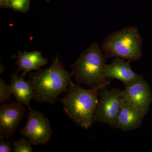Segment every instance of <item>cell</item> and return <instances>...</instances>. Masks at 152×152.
Wrapping results in <instances>:
<instances>
[{
	"label": "cell",
	"mask_w": 152,
	"mask_h": 152,
	"mask_svg": "<svg viewBox=\"0 0 152 152\" xmlns=\"http://www.w3.org/2000/svg\"><path fill=\"white\" fill-rule=\"evenodd\" d=\"M30 0H7V8L22 13L29 10Z\"/></svg>",
	"instance_id": "cell-13"
},
{
	"label": "cell",
	"mask_w": 152,
	"mask_h": 152,
	"mask_svg": "<svg viewBox=\"0 0 152 152\" xmlns=\"http://www.w3.org/2000/svg\"><path fill=\"white\" fill-rule=\"evenodd\" d=\"M122 91L123 99L146 115L152 100V96L146 81L142 77L125 87Z\"/></svg>",
	"instance_id": "cell-8"
},
{
	"label": "cell",
	"mask_w": 152,
	"mask_h": 152,
	"mask_svg": "<svg viewBox=\"0 0 152 152\" xmlns=\"http://www.w3.org/2000/svg\"><path fill=\"white\" fill-rule=\"evenodd\" d=\"M25 105L18 102L3 103L0 106V137L6 140L13 137L25 116Z\"/></svg>",
	"instance_id": "cell-7"
},
{
	"label": "cell",
	"mask_w": 152,
	"mask_h": 152,
	"mask_svg": "<svg viewBox=\"0 0 152 152\" xmlns=\"http://www.w3.org/2000/svg\"><path fill=\"white\" fill-rule=\"evenodd\" d=\"M108 57L97 42L91 44L70 66L76 83L91 88L108 86L110 80L105 77L104 71Z\"/></svg>",
	"instance_id": "cell-3"
},
{
	"label": "cell",
	"mask_w": 152,
	"mask_h": 152,
	"mask_svg": "<svg viewBox=\"0 0 152 152\" xmlns=\"http://www.w3.org/2000/svg\"><path fill=\"white\" fill-rule=\"evenodd\" d=\"M107 85L86 89L71 81L64 97L60 99L63 111L75 124L85 129L94 124V116L98 103V91Z\"/></svg>",
	"instance_id": "cell-2"
},
{
	"label": "cell",
	"mask_w": 152,
	"mask_h": 152,
	"mask_svg": "<svg viewBox=\"0 0 152 152\" xmlns=\"http://www.w3.org/2000/svg\"><path fill=\"white\" fill-rule=\"evenodd\" d=\"M72 77V73L66 70L58 56L53 58L50 67L38 70L28 76L34 90L35 101L54 104L58 96L67 91Z\"/></svg>",
	"instance_id": "cell-1"
},
{
	"label": "cell",
	"mask_w": 152,
	"mask_h": 152,
	"mask_svg": "<svg viewBox=\"0 0 152 152\" xmlns=\"http://www.w3.org/2000/svg\"><path fill=\"white\" fill-rule=\"evenodd\" d=\"M28 110L26 124L19 130V133L27 138L31 145H47L53 135L50 121L43 113L31 108Z\"/></svg>",
	"instance_id": "cell-6"
},
{
	"label": "cell",
	"mask_w": 152,
	"mask_h": 152,
	"mask_svg": "<svg viewBox=\"0 0 152 152\" xmlns=\"http://www.w3.org/2000/svg\"><path fill=\"white\" fill-rule=\"evenodd\" d=\"M18 73V71L11 76V83L8 88L16 102L29 109L31 101L34 99L33 87L29 80H25V77L22 75L19 77Z\"/></svg>",
	"instance_id": "cell-11"
},
{
	"label": "cell",
	"mask_w": 152,
	"mask_h": 152,
	"mask_svg": "<svg viewBox=\"0 0 152 152\" xmlns=\"http://www.w3.org/2000/svg\"><path fill=\"white\" fill-rule=\"evenodd\" d=\"M4 138L0 137V152H11L12 151V148L11 147L10 144L12 140L10 141L5 140Z\"/></svg>",
	"instance_id": "cell-16"
},
{
	"label": "cell",
	"mask_w": 152,
	"mask_h": 152,
	"mask_svg": "<svg viewBox=\"0 0 152 152\" xmlns=\"http://www.w3.org/2000/svg\"><path fill=\"white\" fill-rule=\"evenodd\" d=\"M31 145L29 141L26 139H19L13 143L12 145L14 147V152H33Z\"/></svg>",
	"instance_id": "cell-14"
},
{
	"label": "cell",
	"mask_w": 152,
	"mask_h": 152,
	"mask_svg": "<svg viewBox=\"0 0 152 152\" xmlns=\"http://www.w3.org/2000/svg\"><path fill=\"white\" fill-rule=\"evenodd\" d=\"M142 42L138 29L129 26L107 36L101 48L109 57L137 61L142 56Z\"/></svg>",
	"instance_id": "cell-4"
},
{
	"label": "cell",
	"mask_w": 152,
	"mask_h": 152,
	"mask_svg": "<svg viewBox=\"0 0 152 152\" xmlns=\"http://www.w3.org/2000/svg\"><path fill=\"white\" fill-rule=\"evenodd\" d=\"M130 60L115 58L104 68L105 77L107 79H116L122 82L125 87L130 85L142 77L134 72L131 66Z\"/></svg>",
	"instance_id": "cell-9"
},
{
	"label": "cell",
	"mask_w": 152,
	"mask_h": 152,
	"mask_svg": "<svg viewBox=\"0 0 152 152\" xmlns=\"http://www.w3.org/2000/svg\"><path fill=\"white\" fill-rule=\"evenodd\" d=\"M18 60L16 64L18 66V72L23 71L21 75L25 77L29 72L40 69L42 66L48 64V59L44 58L39 51L28 52L19 51L16 57Z\"/></svg>",
	"instance_id": "cell-12"
},
{
	"label": "cell",
	"mask_w": 152,
	"mask_h": 152,
	"mask_svg": "<svg viewBox=\"0 0 152 152\" xmlns=\"http://www.w3.org/2000/svg\"><path fill=\"white\" fill-rule=\"evenodd\" d=\"M12 94L8 86L2 79H0V103L9 101Z\"/></svg>",
	"instance_id": "cell-15"
},
{
	"label": "cell",
	"mask_w": 152,
	"mask_h": 152,
	"mask_svg": "<svg viewBox=\"0 0 152 152\" xmlns=\"http://www.w3.org/2000/svg\"><path fill=\"white\" fill-rule=\"evenodd\" d=\"M144 117L137 108L123 99L115 128L124 132L135 130L141 126Z\"/></svg>",
	"instance_id": "cell-10"
},
{
	"label": "cell",
	"mask_w": 152,
	"mask_h": 152,
	"mask_svg": "<svg viewBox=\"0 0 152 152\" xmlns=\"http://www.w3.org/2000/svg\"><path fill=\"white\" fill-rule=\"evenodd\" d=\"M98 95L94 122H99L115 128L123 102L122 91L117 88L109 89L104 87L99 90Z\"/></svg>",
	"instance_id": "cell-5"
},
{
	"label": "cell",
	"mask_w": 152,
	"mask_h": 152,
	"mask_svg": "<svg viewBox=\"0 0 152 152\" xmlns=\"http://www.w3.org/2000/svg\"><path fill=\"white\" fill-rule=\"evenodd\" d=\"M7 0H0V7L1 8H7Z\"/></svg>",
	"instance_id": "cell-17"
}]
</instances>
